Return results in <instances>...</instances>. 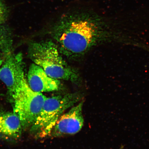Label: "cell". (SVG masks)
<instances>
[{
	"label": "cell",
	"mask_w": 149,
	"mask_h": 149,
	"mask_svg": "<svg viewBox=\"0 0 149 149\" xmlns=\"http://www.w3.org/2000/svg\"><path fill=\"white\" fill-rule=\"evenodd\" d=\"M81 98L77 92L46 97L41 111L31 127V133L37 138L50 136L59 117Z\"/></svg>",
	"instance_id": "obj_3"
},
{
	"label": "cell",
	"mask_w": 149,
	"mask_h": 149,
	"mask_svg": "<svg viewBox=\"0 0 149 149\" xmlns=\"http://www.w3.org/2000/svg\"><path fill=\"white\" fill-rule=\"evenodd\" d=\"M27 81L31 88L37 92L58 91L61 87L59 80L49 77L42 68L34 63L29 67Z\"/></svg>",
	"instance_id": "obj_7"
},
{
	"label": "cell",
	"mask_w": 149,
	"mask_h": 149,
	"mask_svg": "<svg viewBox=\"0 0 149 149\" xmlns=\"http://www.w3.org/2000/svg\"><path fill=\"white\" fill-rule=\"evenodd\" d=\"M21 121L13 112H0V135L7 139H17L21 136Z\"/></svg>",
	"instance_id": "obj_8"
},
{
	"label": "cell",
	"mask_w": 149,
	"mask_h": 149,
	"mask_svg": "<svg viewBox=\"0 0 149 149\" xmlns=\"http://www.w3.org/2000/svg\"><path fill=\"white\" fill-rule=\"evenodd\" d=\"M0 80L7 87L9 96L25 77L22 57L15 53L10 31L0 25Z\"/></svg>",
	"instance_id": "obj_4"
},
{
	"label": "cell",
	"mask_w": 149,
	"mask_h": 149,
	"mask_svg": "<svg viewBox=\"0 0 149 149\" xmlns=\"http://www.w3.org/2000/svg\"><path fill=\"white\" fill-rule=\"evenodd\" d=\"M28 54L33 63L42 68L49 77L74 83L79 81L77 72L63 58L57 44L52 40L31 42Z\"/></svg>",
	"instance_id": "obj_2"
},
{
	"label": "cell",
	"mask_w": 149,
	"mask_h": 149,
	"mask_svg": "<svg viewBox=\"0 0 149 149\" xmlns=\"http://www.w3.org/2000/svg\"><path fill=\"white\" fill-rule=\"evenodd\" d=\"M10 96L13 103V112L19 118L23 128L31 127L41 111L46 97L32 90L25 76Z\"/></svg>",
	"instance_id": "obj_5"
},
{
	"label": "cell",
	"mask_w": 149,
	"mask_h": 149,
	"mask_svg": "<svg viewBox=\"0 0 149 149\" xmlns=\"http://www.w3.org/2000/svg\"><path fill=\"white\" fill-rule=\"evenodd\" d=\"M9 14L8 7L3 2L0 0V25L5 23Z\"/></svg>",
	"instance_id": "obj_9"
},
{
	"label": "cell",
	"mask_w": 149,
	"mask_h": 149,
	"mask_svg": "<svg viewBox=\"0 0 149 149\" xmlns=\"http://www.w3.org/2000/svg\"><path fill=\"white\" fill-rule=\"evenodd\" d=\"M105 20L94 12L86 10L65 13L51 28V34L61 54L81 56L100 44L107 32Z\"/></svg>",
	"instance_id": "obj_1"
},
{
	"label": "cell",
	"mask_w": 149,
	"mask_h": 149,
	"mask_svg": "<svg viewBox=\"0 0 149 149\" xmlns=\"http://www.w3.org/2000/svg\"><path fill=\"white\" fill-rule=\"evenodd\" d=\"M84 101L72 107L69 111L59 117L50 136L58 137L66 135H73L81 130L84 125L82 113Z\"/></svg>",
	"instance_id": "obj_6"
}]
</instances>
